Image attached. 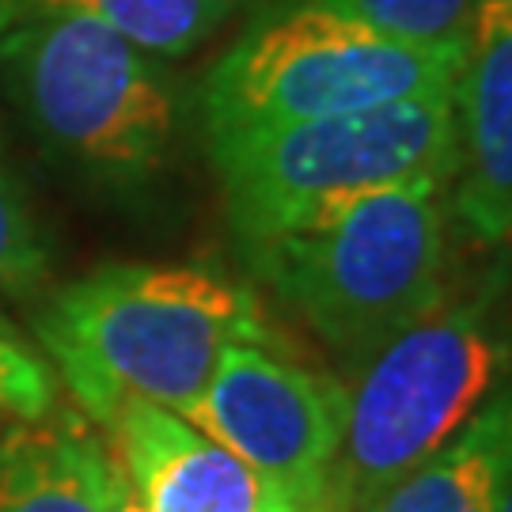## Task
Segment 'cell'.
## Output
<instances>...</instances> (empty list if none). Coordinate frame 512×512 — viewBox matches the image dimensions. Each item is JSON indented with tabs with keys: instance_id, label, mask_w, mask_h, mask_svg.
<instances>
[{
	"instance_id": "cell-1",
	"label": "cell",
	"mask_w": 512,
	"mask_h": 512,
	"mask_svg": "<svg viewBox=\"0 0 512 512\" xmlns=\"http://www.w3.org/2000/svg\"><path fill=\"white\" fill-rule=\"evenodd\" d=\"M38 342L92 418L133 395L175 414L202 399L224 357L266 342L251 289L205 266H99L50 296Z\"/></svg>"
},
{
	"instance_id": "cell-2",
	"label": "cell",
	"mask_w": 512,
	"mask_h": 512,
	"mask_svg": "<svg viewBox=\"0 0 512 512\" xmlns=\"http://www.w3.org/2000/svg\"><path fill=\"white\" fill-rule=\"evenodd\" d=\"M505 274L471 293H444L372 349L342 384V440L330 497L353 512L444 448L505 384H512V311Z\"/></svg>"
},
{
	"instance_id": "cell-3",
	"label": "cell",
	"mask_w": 512,
	"mask_h": 512,
	"mask_svg": "<svg viewBox=\"0 0 512 512\" xmlns=\"http://www.w3.org/2000/svg\"><path fill=\"white\" fill-rule=\"evenodd\" d=\"M444 190L437 183L391 186L243 251L330 349L361 365L444 296Z\"/></svg>"
},
{
	"instance_id": "cell-4",
	"label": "cell",
	"mask_w": 512,
	"mask_h": 512,
	"mask_svg": "<svg viewBox=\"0 0 512 512\" xmlns=\"http://www.w3.org/2000/svg\"><path fill=\"white\" fill-rule=\"evenodd\" d=\"M239 243L285 236L406 183L456 175L452 92L209 141Z\"/></svg>"
},
{
	"instance_id": "cell-5",
	"label": "cell",
	"mask_w": 512,
	"mask_h": 512,
	"mask_svg": "<svg viewBox=\"0 0 512 512\" xmlns=\"http://www.w3.org/2000/svg\"><path fill=\"white\" fill-rule=\"evenodd\" d=\"M459 57L399 42L319 0H274L205 76V137L452 92Z\"/></svg>"
},
{
	"instance_id": "cell-6",
	"label": "cell",
	"mask_w": 512,
	"mask_h": 512,
	"mask_svg": "<svg viewBox=\"0 0 512 512\" xmlns=\"http://www.w3.org/2000/svg\"><path fill=\"white\" fill-rule=\"evenodd\" d=\"M0 80L65 160L129 186L164 167L179 103L156 57L95 19H38L0 35Z\"/></svg>"
},
{
	"instance_id": "cell-7",
	"label": "cell",
	"mask_w": 512,
	"mask_h": 512,
	"mask_svg": "<svg viewBox=\"0 0 512 512\" xmlns=\"http://www.w3.org/2000/svg\"><path fill=\"white\" fill-rule=\"evenodd\" d=\"M342 406L346 391L338 380L296 365L266 342H247L224 357L183 418L236 452L293 505H311L330 497Z\"/></svg>"
},
{
	"instance_id": "cell-8",
	"label": "cell",
	"mask_w": 512,
	"mask_h": 512,
	"mask_svg": "<svg viewBox=\"0 0 512 512\" xmlns=\"http://www.w3.org/2000/svg\"><path fill=\"white\" fill-rule=\"evenodd\" d=\"M95 421L145 512H296L236 452L167 406L122 395Z\"/></svg>"
},
{
	"instance_id": "cell-9",
	"label": "cell",
	"mask_w": 512,
	"mask_h": 512,
	"mask_svg": "<svg viewBox=\"0 0 512 512\" xmlns=\"http://www.w3.org/2000/svg\"><path fill=\"white\" fill-rule=\"evenodd\" d=\"M456 217L478 243L512 239V0H475L456 84Z\"/></svg>"
},
{
	"instance_id": "cell-10",
	"label": "cell",
	"mask_w": 512,
	"mask_h": 512,
	"mask_svg": "<svg viewBox=\"0 0 512 512\" xmlns=\"http://www.w3.org/2000/svg\"><path fill=\"white\" fill-rule=\"evenodd\" d=\"M512 490V384L403 478L353 512H501Z\"/></svg>"
},
{
	"instance_id": "cell-11",
	"label": "cell",
	"mask_w": 512,
	"mask_h": 512,
	"mask_svg": "<svg viewBox=\"0 0 512 512\" xmlns=\"http://www.w3.org/2000/svg\"><path fill=\"white\" fill-rule=\"evenodd\" d=\"M114 459L69 414L19 418L0 433V512H103Z\"/></svg>"
},
{
	"instance_id": "cell-12",
	"label": "cell",
	"mask_w": 512,
	"mask_h": 512,
	"mask_svg": "<svg viewBox=\"0 0 512 512\" xmlns=\"http://www.w3.org/2000/svg\"><path fill=\"white\" fill-rule=\"evenodd\" d=\"M228 12L224 0H0V35L38 19H95L152 57H186Z\"/></svg>"
},
{
	"instance_id": "cell-13",
	"label": "cell",
	"mask_w": 512,
	"mask_h": 512,
	"mask_svg": "<svg viewBox=\"0 0 512 512\" xmlns=\"http://www.w3.org/2000/svg\"><path fill=\"white\" fill-rule=\"evenodd\" d=\"M319 4L338 8L399 42L444 54H463V38L475 12V0H319Z\"/></svg>"
},
{
	"instance_id": "cell-14",
	"label": "cell",
	"mask_w": 512,
	"mask_h": 512,
	"mask_svg": "<svg viewBox=\"0 0 512 512\" xmlns=\"http://www.w3.org/2000/svg\"><path fill=\"white\" fill-rule=\"evenodd\" d=\"M50 270L46 236L38 228L16 171L0 156V293H23Z\"/></svg>"
},
{
	"instance_id": "cell-15",
	"label": "cell",
	"mask_w": 512,
	"mask_h": 512,
	"mask_svg": "<svg viewBox=\"0 0 512 512\" xmlns=\"http://www.w3.org/2000/svg\"><path fill=\"white\" fill-rule=\"evenodd\" d=\"M54 410V376L31 349L0 334V414L38 418Z\"/></svg>"
},
{
	"instance_id": "cell-16",
	"label": "cell",
	"mask_w": 512,
	"mask_h": 512,
	"mask_svg": "<svg viewBox=\"0 0 512 512\" xmlns=\"http://www.w3.org/2000/svg\"><path fill=\"white\" fill-rule=\"evenodd\" d=\"M114 459V456H110ZM103 512H145L141 509V501L133 497V490H129L126 475L118 471V463H114V475H110V490H107V509Z\"/></svg>"
},
{
	"instance_id": "cell-17",
	"label": "cell",
	"mask_w": 512,
	"mask_h": 512,
	"mask_svg": "<svg viewBox=\"0 0 512 512\" xmlns=\"http://www.w3.org/2000/svg\"><path fill=\"white\" fill-rule=\"evenodd\" d=\"M296 512H346V509L334 505L330 497H323V501H311V505H296Z\"/></svg>"
},
{
	"instance_id": "cell-18",
	"label": "cell",
	"mask_w": 512,
	"mask_h": 512,
	"mask_svg": "<svg viewBox=\"0 0 512 512\" xmlns=\"http://www.w3.org/2000/svg\"><path fill=\"white\" fill-rule=\"evenodd\" d=\"M501 512H512V490H509V497H505V509Z\"/></svg>"
},
{
	"instance_id": "cell-19",
	"label": "cell",
	"mask_w": 512,
	"mask_h": 512,
	"mask_svg": "<svg viewBox=\"0 0 512 512\" xmlns=\"http://www.w3.org/2000/svg\"><path fill=\"white\" fill-rule=\"evenodd\" d=\"M224 4H228V8H236V4H243V0H224Z\"/></svg>"
}]
</instances>
